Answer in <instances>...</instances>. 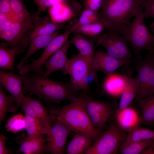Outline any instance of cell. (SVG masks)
I'll use <instances>...</instances> for the list:
<instances>
[{
    "label": "cell",
    "mask_w": 154,
    "mask_h": 154,
    "mask_svg": "<svg viewBox=\"0 0 154 154\" xmlns=\"http://www.w3.org/2000/svg\"><path fill=\"white\" fill-rule=\"evenodd\" d=\"M93 139L88 136L76 133L69 143L66 148L67 154L84 153L91 146Z\"/></svg>",
    "instance_id": "cell-26"
},
{
    "label": "cell",
    "mask_w": 154,
    "mask_h": 154,
    "mask_svg": "<svg viewBox=\"0 0 154 154\" xmlns=\"http://www.w3.org/2000/svg\"><path fill=\"white\" fill-rule=\"evenodd\" d=\"M63 2L70 3V0H62Z\"/></svg>",
    "instance_id": "cell-45"
},
{
    "label": "cell",
    "mask_w": 154,
    "mask_h": 154,
    "mask_svg": "<svg viewBox=\"0 0 154 154\" xmlns=\"http://www.w3.org/2000/svg\"><path fill=\"white\" fill-rule=\"evenodd\" d=\"M134 17L121 35L130 43L134 53L139 58L141 51L147 50L149 51L154 48V35L149 31L145 23L142 5Z\"/></svg>",
    "instance_id": "cell-4"
},
{
    "label": "cell",
    "mask_w": 154,
    "mask_h": 154,
    "mask_svg": "<svg viewBox=\"0 0 154 154\" xmlns=\"http://www.w3.org/2000/svg\"><path fill=\"white\" fill-rule=\"evenodd\" d=\"M16 141L19 147L17 153L25 154H41L45 153L44 135L26 137L24 133L18 135Z\"/></svg>",
    "instance_id": "cell-18"
},
{
    "label": "cell",
    "mask_w": 154,
    "mask_h": 154,
    "mask_svg": "<svg viewBox=\"0 0 154 154\" xmlns=\"http://www.w3.org/2000/svg\"><path fill=\"white\" fill-rule=\"evenodd\" d=\"M71 33L68 29L54 38L44 48L43 53L38 59H33L31 63L25 64L19 69V74L25 75L29 72H33L43 76L45 72L42 68L44 63L68 40Z\"/></svg>",
    "instance_id": "cell-10"
},
{
    "label": "cell",
    "mask_w": 154,
    "mask_h": 154,
    "mask_svg": "<svg viewBox=\"0 0 154 154\" xmlns=\"http://www.w3.org/2000/svg\"></svg>",
    "instance_id": "cell-47"
},
{
    "label": "cell",
    "mask_w": 154,
    "mask_h": 154,
    "mask_svg": "<svg viewBox=\"0 0 154 154\" xmlns=\"http://www.w3.org/2000/svg\"><path fill=\"white\" fill-rule=\"evenodd\" d=\"M15 21L7 14L0 13V32L8 28Z\"/></svg>",
    "instance_id": "cell-38"
},
{
    "label": "cell",
    "mask_w": 154,
    "mask_h": 154,
    "mask_svg": "<svg viewBox=\"0 0 154 154\" xmlns=\"http://www.w3.org/2000/svg\"><path fill=\"white\" fill-rule=\"evenodd\" d=\"M34 18V28L29 33L30 38L39 35H50L60 31L65 27L64 24L50 21L48 17L41 19L38 16H32Z\"/></svg>",
    "instance_id": "cell-20"
},
{
    "label": "cell",
    "mask_w": 154,
    "mask_h": 154,
    "mask_svg": "<svg viewBox=\"0 0 154 154\" xmlns=\"http://www.w3.org/2000/svg\"><path fill=\"white\" fill-rule=\"evenodd\" d=\"M23 76V93L35 95L47 104H58L65 100L71 102L80 95L70 83L43 77L33 72Z\"/></svg>",
    "instance_id": "cell-1"
},
{
    "label": "cell",
    "mask_w": 154,
    "mask_h": 154,
    "mask_svg": "<svg viewBox=\"0 0 154 154\" xmlns=\"http://www.w3.org/2000/svg\"><path fill=\"white\" fill-rule=\"evenodd\" d=\"M8 138L4 135H0V154H13L12 151L7 149L5 145V141Z\"/></svg>",
    "instance_id": "cell-41"
},
{
    "label": "cell",
    "mask_w": 154,
    "mask_h": 154,
    "mask_svg": "<svg viewBox=\"0 0 154 154\" xmlns=\"http://www.w3.org/2000/svg\"><path fill=\"white\" fill-rule=\"evenodd\" d=\"M135 68L139 82L135 98L138 101L154 95V61L149 53L144 60L136 62Z\"/></svg>",
    "instance_id": "cell-9"
},
{
    "label": "cell",
    "mask_w": 154,
    "mask_h": 154,
    "mask_svg": "<svg viewBox=\"0 0 154 154\" xmlns=\"http://www.w3.org/2000/svg\"><path fill=\"white\" fill-rule=\"evenodd\" d=\"M144 0H103L99 13L101 21L109 30L119 34L130 23Z\"/></svg>",
    "instance_id": "cell-2"
},
{
    "label": "cell",
    "mask_w": 154,
    "mask_h": 154,
    "mask_svg": "<svg viewBox=\"0 0 154 154\" xmlns=\"http://www.w3.org/2000/svg\"><path fill=\"white\" fill-rule=\"evenodd\" d=\"M26 119L25 116L19 113L11 117L7 121L5 127L7 131L14 134L25 129Z\"/></svg>",
    "instance_id": "cell-33"
},
{
    "label": "cell",
    "mask_w": 154,
    "mask_h": 154,
    "mask_svg": "<svg viewBox=\"0 0 154 154\" xmlns=\"http://www.w3.org/2000/svg\"><path fill=\"white\" fill-rule=\"evenodd\" d=\"M148 51L149 53L151 55L154 61V52L152 50Z\"/></svg>",
    "instance_id": "cell-43"
},
{
    "label": "cell",
    "mask_w": 154,
    "mask_h": 154,
    "mask_svg": "<svg viewBox=\"0 0 154 154\" xmlns=\"http://www.w3.org/2000/svg\"><path fill=\"white\" fill-rule=\"evenodd\" d=\"M72 131L66 125L56 117L50 134L46 135L47 143L45 144V152L53 154H64L67 139Z\"/></svg>",
    "instance_id": "cell-12"
},
{
    "label": "cell",
    "mask_w": 154,
    "mask_h": 154,
    "mask_svg": "<svg viewBox=\"0 0 154 154\" xmlns=\"http://www.w3.org/2000/svg\"><path fill=\"white\" fill-rule=\"evenodd\" d=\"M77 99L84 108L93 124L98 130L102 131L114 116L115 112L109 102L95 100L84 92Z\"/></svg>",
    "instance_id": "cell-7"
},
{
    "label": "cell",
    "mask_w": 154,
    "mask_h": 154,
    "mask_svg": "<svg viewBox=\"0 0 154 154\" xmlns=\"http://www.w3.org/2000/svg\"><path fill=\"white\" fill-rule=\"evenodd\" d=\"M0 85V123L5 118L8 112H15L18 107L14 101L11 95L8 96Z\"/></svg>",
    "instance_id": "cell-28"
},
{
    "label": "cell",
    "mask_w": 154,
    "mask_h": 154,
    "mask_svg": "<svg viewBox=\"0 0 154 154\" xmlns=\"http://www.w3.org/2000/svg\"><path fill=\"white\" fill-rule=\"evenodd\" d=\"M152 50H153V52H154V48L153 49H152Z\"/></svg>",
    "instance_id": "cell-46"
},
{
    "label": "cell",
    "mask_w": 154,
    "mask_h": 154,
    "mask_svg": "<svg viewBox=\"0 0 154 154\" xmlns=\"http://www.w3.org/2000/svg\"><path fill=\"white\" fill-rule=\"evenodd\" d=\"M71 43L76 47L79 54L85 60L90 69L89 77L97 83L96 72L94 65V41L87 39L81 34L74 33L70 39Z\"/></svg>",
    "instance_id": "cell-13"
},
{
    "label": "cell",
    "mask_w": 154,
    "mask_h": 154,
    "mask_svg": "<svg viewBox=\"0 0 154 154\" xmlns=\"http://www.w3.org/2000/svg\"><path fill=\"white\" fill-rule=\"evenodd\" d=\"M49 112L64 123L72 131L87 135L93 140L103 132L94 127L84 108L77 99L60 110L52 107Z\"/></svg>",
    "instance_id": "cell-3"
},
{
    "label": "cell",
    "mask_w": 154,
    "mask_h": 154,
    "mask_svg": "<svg viewBox=\"0 0 154 154\" xmlns=\"http://www.w3.org/2000/svg\"><path fill=\"white\" fill-rule=\"evenodd\" d=\"M0 13L7 14L16 21L11 10L10 0H0Z\"/></svg>",
    "instance_id": "cell-40"
},
{
    "label": "cell",
    "mask_w": 154,
    "mask_h": 154,
    "mask_svg": "<svg viewBox=\"0 0 154 154\" xmlns=\"http://www.w3.org/2000/svg\"><path fill=\"white\" fill-rule=\"evenodd\" d=\"M141 154H154V143L146 148Z\"/></svg>",
    "instance_id": "cell-42"
},
{
    "label": "cell",
    "mask_w": 154,
    "mask_h": 154,
    "mask_svg": "<svg viewBox=\"0 0 154 154\" xmlns=\"http://www.w3.org/2000/svg\"><path fill=\"white\" fill-rule=\"evenodd\" d=\"M151 28L152 31L154 33V23L151 25Z\"/></svg>",
    "instance_id": "cell-44"
},
{
    "label": "cell",
    "mask_w": 154,
    "mask_h": 154,
    "mask_svg": "<svg viewBox=\"0 0 154 154\" xmlns=\"http://www.w3.org/2000/svg\"><path fill=\"white\" fill-rule=\"evenodd\" d=\"M147 140H154V130L140 126L129 132L126 140L122 143Z\"/></svg>",
    "instance_id": "cell-30"
},
{
    "label": "cell",
    "mask_w": 154,
    "mask_h": 154,
    "mask_svg": "<svg viewBox=\"0 0 154 154\" xmlns=\"http://www.w3.org/2000/svg\"><path fill=\"white\" fill-rule=\"evenodd\" d=\"M114 117L115 123L125 132H128L141 125L140 115L132 107L128 106L124 108Z\"/></svg>",
    "instance_id": "cell-19"
},
{
    "label": "cell",
    "mask_w": 154,
    "mask_h": 154,
    "mask_svg": "<svg viewBox=\"0 0 154 154\" xmlns=\"http://www.w3.org/2000/svg\"><path fill=\"white\" fill-rule=\"evenodd\" d=\"M59 31H57L50 35L37 36L30 38L28 50L17 65V68L19 69L25 64L34 53L42 48H44L54 38L58 35Z\"/></svg>",
    "instance_id": "cell-21"
},
{
    "label": "cell",
    "mask_w": 154,
    "mask_h": 154,
    "mask_svg": "<svg viewBox=\"0 0 154 154\" xmlns=\"http://www.w3.org/2000/svg\"><path fill=\"white\" fill-rule=\"evenodd\" d=\"M25 114L38 119L48 128L51 129L56 118L54 115H49L40 101L33 99L30 96H25L21 106Z\"/></svg>",
    "instance_id": "cell-15"
},
{
    "label": "cell",
    "mask_w": 154,
    "mask_h": 154,
    "mask_svg": "<svg viewBox=\"0 0 154 154\" xmlns=\"http://www.w3.org/2000/svg\"><path fill=\"white\" fill-rule=\"evenodd\" d=\"M35 2L37 6L38 11L33 15L38 16L41 12H44L53 5L63 1L62 0H35Z\"/></svg>",
    "instance_id": "cell-36"
},
{
    "label": "cell",
    "mask_w": 154,
    "mask_h": 154,
    "mask_svg": "<svg viewBox=\"0 0 154 154\" xmlns=\"http://www.w3.org/2000/svg\"><path fill=\"white\" fill-rule=\"evenodd\" d=\"M101 21L98 12L84 9L77 21L71 26L73 28L78 26Z\"/></svg>",
    "instance_id": "cell-35"
},
{
    "label": "cell",
    "mask_w": 154,
    "mask_h": 154,
    "mask_svg": "<svg viewBox=\"0 0 154 154\" xmlns=\"http://www.w3.org/2000/svg\"><path fill=\"white\" fill-rule=\"evenodd\" d=\"M153 143L154 140H147L125 144L122 143L119 151L122 154H141L144 150Z\"/></svg>",
    "instance_id": "cell-31"
},
{
    "label": "cell",
    "mask_w": 154,
    "mask_h": 154,
    "mask_svg": "<svg viewBox=\"0 0 154 154\" xmlns=\"http://www.w3.org/2000/svg\"><path fill=\"white\" fill-rule=\"evenodd\" d=\"M70 43V40H68L45 62L44 65L46 67V70L42 76L43 77H47L58 71H61L64 74H66V68L69 59L67 52Z\"/></svg>",
    "instance_id": "cell-17"
},
{
    "label": "cell",
    "mask_w": 154,
    "mask_h": 154,
    "mask_svg": "<svg viewBox=\"0 0 154 154\" xmlns=\"http://www.w3.org/2000/svg\"><path fill=\"white\" fill-rule=\"evenodd\" d=\"M127 135V133L120 129L115 123H112L84 154H117L120 145L126 140Z\"/></svg>",
    "instance_id": "cell-5"
},
{
    "label": "cell",
    "mask_w": 154,
    "mask_h": 154,
    "mask_svg": "<svg viewBox=\"0 0 154 154\" xmlns=\"http://www.w3.org/2000/svg\"><path fill=\"white\" fill-rule=\"evenodd\" d=\"M34 18L15 21L8 28L0 32L1 39L6 42L1 43L0 47L17 49L19 53L23 52L30 42L29 33L35 26Z\"/></svg>",
    "instance_id": "cell-6"
},
{
    "label": "cell",
    "mask_w": 154,
    "mask_h": 154,
    "mask_svg": "<svg viewBox=\"0 0 154 154\" xmlns=\"http://www.w3.org/2000/svg\"><path fill=\"white\" fill-rule=\"evenodd\" d=\"M26 119L25 129L27 136L48 135L50 129L47 127L39 119L25 114Z\"/></svg>",
    "instance_id": "cell-27"
},
{
    "label": "cell",
    "mask_w": 154,
    "mask_h": 154,
    "mask_svg": "<svg viewBox=\"0 0 154 154\" xmlns=\"http://www.w3.org/2000/svg\"><path fill=\"white\" fill-rule=\"evenodd\" d=\"M70 76V83L76 90L90 92L88 83L90 69L85 60L78 54L69 59L66 68Z\"/></svg>",
    "instance_id": "cell-11"
},
{
    "label": "cell",
    "mask_w": 154,
    "mask_h": 154,
    "mask_svg": "<svg viewBox=\"0 0 154 154\" xmlns=\"http://www.w3.org/2000/svg\"><path fill=\"white\" fill-rule=\"evenodd\" d=\"M23 76L0 70V85L9 92L18 107L21 106L25 96L23 92Z\"/></svg>",
    "instance_id": "cell-14"
},
{
    "label": "cell",
    "mask_w": 154,
    "mask_h": 154,
    "mask_svg": "<svg viewBox=\"0 0 154 154\" xmlns=\"http://www.w3.org/2000/svg\"><path fill=\"white\" fill-rule=\"evenodd\" d=\"M145 18H154V0H144L142 3Z\"/></svg>",
    "instance_id": "cell-37"
},
{
    "label": "cell",
    "mask_w": 154,
    "mask_h": 154,
    "mask_svg": "<svg viewBox=\"0 0 154 154\" xmlns=\"http://www.w3.org/2000/svg\"><path fill=\"white\" fill-rule=\"evenodd\" d=\"M11 10L16 21L33 19L23 0H10Z\"/></svg>",
    "instance_id": "cell-34"
},
{
    "label": "cell",
    "mask_w": 154,
    "mask_h": 154,
    "mask_svg": "<svg viewBox=\"0 0 154 154\" xmlns=\"http://www.w3.org/2000/svg\"><path fill=\"white\" fill-rule=\"evenodd\" d=\"M103 0H83L85 9L98 12L101 9Z\"/></svg>",
    "instance_id": "cell-39"
},
{
    "label": "cell",
    "mask_w": 154,
    "mask_h": 154,
    "mask_svg": "<svg viewBox=\"0 0 154 154\" xmlns=\"http://www.w3.org/2000/svg\"><path fill=\"white\" fill-rule=\"evenodd\" d=\"M52 21L60 23L75 17L76 11L69 3L61 2L50 8Z\"/></svg>",
    "instance_id": "cell-24"
},
{
    "label": "cell",
    "mask_w": 154,
    "mask_h": 154,
    "mask_svg": "<svg viewBox=\"0 0 154 154\" xmlns=\"http://www.w3.org/2000/svg\"><path fill=\"white\" fill-rule=\"evenodd\" d=\"M131 60L120 59L99 49L95 53L94 65L96 71H101L106 76L114 73L120 67L133 63Z\"/></svg>",
    "instance_id": "cell-16"
},
{
    "label": "cell",
    "mask_w": 154,
    "mask_h": 154,
    "mask_svg": "<svg viewBox=\"0 0 154 154\" xmlns=\"http://www.w3.org/2000/svg\"><path fill=\"white\" fill-rule=\"evenodd\" d=\"M126 78V76L114 73L107 76L103 83L102 87L104 92L107 95L111 97L121 96Z\"/></svg>",
    "instance_id": "cell-23"
},
{
    "label": "cell",
    "mask_w": 154,
    "mask_h": 154,
    "mask_svg": "<svg viewBox=\"0 0 154 154\" xmlns=\"http://www.w3.org/2000/svg\"><path fill=\"white\" fill-rule=\"evenodd\" d=\"M114 30H109L101 35L90 37V39L101 45L109 55L124 60H130L133 57L125 38Z\"/></svg>",
    "instance_id": "cell-8"
},
{
    "label": "cell",
    "mask_w": 154,
    "mask_h": 154,
    "mask_svg": "<svg viewBox=\"0 0 154 154\" xmlns=\"http://www.w3.org/2000/svg\"><path fill=\"white\" fill-rule=\"evenodd\" d=\"M139 88V82L137 76L135 78L127 76L124 87L121 95L118 107L114 115L117 114L124 108L129 106L137 96Z\"/></svg>",
    "instance_id": "cell-22"
},
{
    "label": "cell",
    "mask_w": 154,
    "mask_h": 154,
    "mask_svg": "<svg viewBox=\"0 0 154 154\" xmlns=\"http://www.w3.org/2000/svg\"><path fill=\"white\" fill-rule=\"evenodd\" d=\"M104 27L103 23L100 21L78 25L74 28H70L69 29L74 33H79L92 37L98 35L102 32Z\"/></svg>",
    "instance_id": "cell-32"
},
{
    "label": "cell",
    "mask_w": 154,
    "mask_h": 154,
    "mask_svg": "<svg viewBox=\"0 0 154 154\" xmlns=\"http://www.w3.org/2000/svg\"><path fill=\"white\" fill-rule=\"evenodd\" d=\"M138 102L141 110V125L154 128V95L142 98Z\"/></svg>",
    "instance_id": "cell-25"
},
{
    "label": "cell",
    "mask_w": 154,
    "mask_h": 154,
    "mask_svg": "<svg viewBox=\"0 0 154 154\" xmlns=\"http://www.w3.org/2000/svg\"><path fill=\"white\" fill-rule=\"evenodd\" d=\"M20 54L16 48L0 47V68L3 70L12 71L14 69V64L16 54Z\"/></svg>",
    "instance_id": "cell-29"
}]
</instances>
